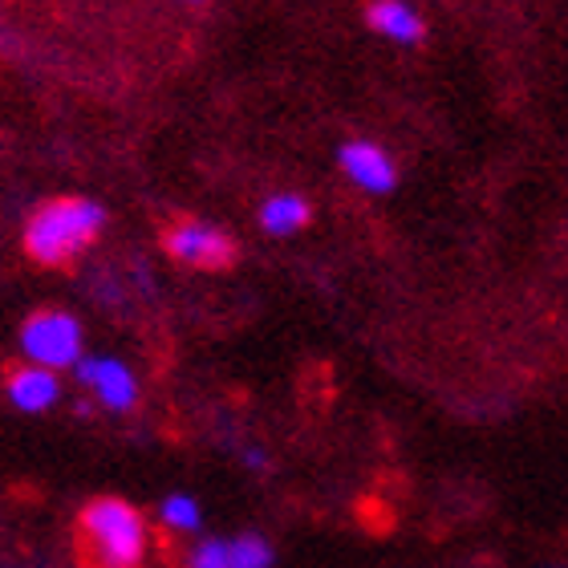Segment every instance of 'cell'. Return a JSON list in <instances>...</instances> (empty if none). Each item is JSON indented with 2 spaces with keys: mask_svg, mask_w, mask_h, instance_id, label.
Returning <instances> with one entry per match:
<instances>
[{
  "mask_svg": "<svg viewBox=\"0 0 568 568\" xmlns=\"http://www.w3.org/2000/svg\"><path fill=\"white\" fill-rule=\"evenodd\" d=\"M106 227V207L85 195H61L33 207L24 220V252L45 268L78 261Z\"/></svg>",
  "mask_w": 568,
  "mask_h": 568,
  "instance_id": "cell-1",
  "label": "cell"
},
{
  "mask_svg": "<svg viewBox=\"0 0 568 568\" xmlns=\"http://www.w3.org/2000/svg\"><path fill=\"white\" fill-rule=\"evenodd\" d=\"M244 463H248L252 471H264V467H268V459H264V455H261V450H256V447L244 450Z\"/></svg>",
  "mask_w": 568,
  "mask_h": 568,
  "instance_id": "cell-13",
  "label": "cell"
},
{
  "mask_svg": "<svg viewBox=\"0 0 568 568\" xmlns=\"http://www.w3.org/2000/svg\"><path fill=\"white\" fill-rule=\"evenodd\" d=\"M337 163H342L345 179H349L354 187L369 191V195H386V191H394V183H398V166H394L390 151L369 139L345 142L342 151H337Z\"/></svg>",
  "mask_w": 568,
  "mask_h": 568,
  "instance_id": "cell-6",
  "label": "cell"
},
{
  "mask_svg": "<svg viewBox=\"0 0 568 568\" xmlns=\"http://www.w3.org/2000/svg\"><path fill=\"white\" fill-rule=\"evenodd\" d=\"M366 24L390 45H418L426 37L423 12L410 0H369Z\"/></svg>",
  "mask_w": 568,
  "mask_h": 568,
  "instance_id": "cell-8",
  "label": "cell"
},
{
  "mask_svg": "<svg viewBox=\"0 0 568 568\" xmlns=\"http://www.w3.org/2000/svg\"><path fill=\"white\" fill-rule=\"evenodd\" d=\"M232 568H273V548L264 536H240L232 540Z\"/></svg>",
  "mask_w": 568,
  "mask_h": 568,
  "instance_id": "cell-11",
  "label": "cell"
},
{
  "mask_svg": "<svg viewBox=\"0 0 568 568\" xmlns=\"http://www.w3.org/2000/svg\"><path fill=\"white\" fill-rule=\"evenodd\" d=\"M308 215H313V207L296 191H276L261 203V227L268 236H296L308 224Z\"/></svg>",
  "mask_w": 568,
  "mask_h": 568,
  "instance_id": "cell-9",
  "label": "cell"
},
{
  "mask_svg": "<svg viewBox=\"0 0 568 568\" xmlns=\"http://www.w3.org/2000/svg\"><path fill=\"white\" fill-rule=\"evenodd\" d=\"M17 345H21L24 362L58 369V374L61 369H78V362L85 357V333L78 325V317L65 313V308H37V313H29L21 333H17Z\"/></svg>",
  "mask_w": 568,
  "mask_h": 568,
  "instance_id": "cell-3",
  "label": "cell"
},
{
  "mask_svg": "<svg viewBox=\"0 0 568 568\" xmlns=\"http://www.w3.org/2000/svg\"><path fill=\"white\" fill-rule=\"evenodd\" d=\"M191 4H195V0H191Z\"/></svg>",
  "mask_w": 568,
  "mask_h": 568,
  "instance_id": "cell-14",
  "label": "cell"
},
{
  "mask_svg": "<svg viewBox=\"0 0 568 568\" xmlns=\"http://www.w3.org/2000/svg\"><path fill=\"white\" fill-rule=\"evenodd\" d=\"M163 248L171 252L183 268H200V273H207V268H227L232 256H236V244H232V236H227L224 227L203 224V220H183V224H175L163 236Z\"/></svg>",
  "mask_w": 568,
  "mask_h": 568,
  "instance_id": "cell-4",
  "label": "cell"
},
{
  "mask_svg": "<svg viewBox=\"0 0 568 568\" xmlns=\"http://www.w3.org/2000/svg\"><path fill=\"white\" fill-rule=\"evenodd\" d=\"M187 568H232V540H200L191 548Z\"/></svg>",
  "mask_w": 568,
  "mask_h": 568,
  "instance_id": "cell-12",
  "label": "cell"
},
{
  "mask_svg": "<svg viewBox=\"0 0 568 568\" xmlns=\"http://www.w3.org/2000/svg\"><path fill=\"white\" fill-rule=\"evenodd\" d=\"M73 374H78V382H82L85 390L94 394L106 410H114V415H126V410H134V403H139V378H134V369L126 366V362H119V357L85 354Z\"/></svg>",
  "mask_w": 568,
  "mask_h": 568,
  "instance_id": "cell-5",
  "label": "cell"
},
{
  "mask_svg": "<svg viewBox=\"0 0 568 568\" xmlns=\"http://www.w3.org/2000/svg\"><path fill=\"white\" fill-rule=\"evenodd\" d=\"M159 520H163L171 532H200L203 511H200V504H195L191 496L175 491V496H166L163 504H159Z\"/></svg>",
  "mask_w": 568,
  "mask_h": 568,
  "instance_id": "cell-10",
  "label": "cell"
},
{
  "mask_svg": "<svg viewBox=\"0 0 568 568\" xmlns=\"http://www.w3.org/2000/svg\"><path fill=\"white\" fill-rule=\"evenodd\" d=\"M4 398H9V406L12 410H21V415H45V410H53L61 398L58 369L33 366V362L9 369V378H4Z\"/></svg>",
  "mask_w": 568,
  "mask_h": 568,
  "instance_id": "cell-7",
  "label": "cell"
},
{
  "mask_svg": "<svg viewBox=\"0 0 568 568\" xmlns=\"http://www.w3.org/2000/svg\"><path fill=\"white\" fill-rule=\"evenodd\" d=\"M82 540L98 568H139L146 557V520L126 499H94L82 508Z\"/></svg>",
  "mask_w": 568,
  "mask_h": 568,
  "instance_id": "cell-2",
  "label": "cell"
}]
</instances>
